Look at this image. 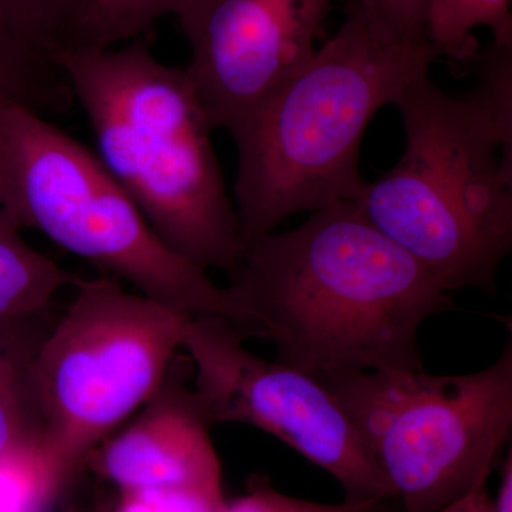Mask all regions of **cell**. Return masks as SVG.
<instances>
[{
    "mask_svg": "<svg viewBox=\"0 0 512 512\" xmlns=\"http://www.w3.org/2000/svg\"><path fill=\"white\" fill-rule=\"evenodd\" d=\"M0 208L22 229L191 316L252 326L228 286L165 247L97 154L18 101L0 99Z\"/></svg>",
    "mask_w": 512,
    "mask_h": 512,
    "instance_id": "cell-5",
    "label": "cell"
},
{
    "mask_svg": "<svg viewBox=\"0 0 512 512\" xmlns=\"http://www.w3.org/2000/svg\"><path fill=\"white\" fill-rule=\"evenodd\" d=\"M247 336L218 316H192L183 350L192 394L211 424H248L271 434L342 487L346 500L393 504L382 474L342 404L318 377L245 348Z\"/></svg>",
    "mask_w": 512,
    "mask_h": 512,
    "instance_id": "cell-8",
    "label": "cell"
},
{
    "mask_svg": "<svg viewBox=\"0 0 512 512\" xmlns=\"http://www.w3.org/2000/svg\"><path fill=\"white\" fill-rule=\"evenodd\" d=\"M500 485L497 495L491 497V512H512V453L505 451L500 466Z\"/></svg>",
    "mask_w": 512,
    "mask_h": 512,
    "instance_id": "cell-21",
    "label": "cell"
},
{
    "mask_svg": "<svg viewBox=\"0 0 512 512\" xmlns=\"http://www.w3.org/2000/svg\"><path fill=\"white\" fill-rule=\"evenodd\" d=\"M228 285L254 338L312 376L423 369L419 330L456 308L448 292L353 202L242 249Z\"/></svg>",
    "mask_w": 512,
    "mask_h": 512,
    "instance_id": "cell-1",
    "label": "cell"
},
{
    "mask_svg": "<svg viewBox=\"0 0 512 512\" xmlns=\"http://www.w3.org/2000/svg\"><path fill=\"white\" fill-rule=\"evenodd\" d=\"M210 429L192 390L165 380L133 423L97 447V471L119 493L181 491L225 503Z\"/></svg>",
    "mask_w": 512,
    "mask_h": 512,
    "instance_id": "cell-10",
    "label": "cell"
},
{
    "mask_svg": "<svg viewBox=\"0 0 512 512\" xmlns=\"http://www.w3.org/2000/svg\"><path fill=\"white\" fill-rule=\"evenodd\" d=\"M437 512H491V495L488 493L487 484L477 485L470 493Z\"/></svg>",
    "mask_w": 512,
    "mask_h": 512,
    "instance_id": "cell-22",
    "label": "cell"
},
{
    "mask_svg": "<svg viewBox=\"0 0 512 512\" xmlns=\"http://www.w3.org/2000/svg\"><path fill=\"white\" fill-rule=\"evenodd\" d=\"M82 0H0V15L20 40L47 57L59 49Z\"/></svg>",
    "mask_w": 512,
    "mask_h": 512,
    "instance_id": "cell-17",
    "label": "cell"
},
{
    "mask_svg": "<svg viewBox=\"0 0 512 512\" xmlns=\"http://www.w3.org/2000/svg\"><path fill=\"white\" fill-rule=\"evenodd\" d=\"M191 318L111 276L79 279L35 366L43 447L67 480L163 387Z\"/></svg>",
    "mask_w": 512,
    "mask_h": 512,
    "instance_id": "cell-7",
    "label": "cell"
},
{
    "mask_svg": "<svg viewBox=\"0 0 512 512\" xmlns=\"http://www.w3.org/2000/svg\"><path fill=\"white\" fill-rule=\"evenodd\" d=\"M191 0H82L59 49L107 50L147 35ZM57 49V50H59Z\"/></svg>",
    "mask_w": 512,
    "mask_h": 512,
    "instance_id": "cell-13",
    "label": "cell"
},
{
    "mask_svg": "<svg viewBox=\"0 0 512 512\" xmlns=\"http://www.w3.org/2000/svg\"><path fill=\"white\" fill-rule=\"evenodd\" d=\"M437 57L427 37L404 35L353 0L336 35L228 131L242 244L299 212L355 200L367 126Z\"/></svg>",
    "mask_w": 512,
    "mask_h": 512,
    "instance_id": "cell-3",
    "label": "cell"
},
{
    "mask_svg": "<svg viewBox=\"0 0 512 512\" xmlns=\"http://www.w3.org/2000/svg\"><path fill=\"white\" fill-rule=\"evenodd\" d=\"M478 28L490 30L498 45L512 43L511 0H427L424 33L440 56L474 60Z\"/></svg>",
    "mask_w": 512,
    "mask_h": 512,
    "instance_id": "cell-14",
    "label": "cell"
},
{
    "mask_svg": "<svg viewBox=\"0 0 512 512\" xmlns=\"http://www.w3.org/2000/svg\"><path fill=\"white\" fill-rule=\"evenodd\" d=\"M392 505L380 501L343 500L338 504L316 503L276 490L265 476L249 478L247 493L227 501L221 512H390Z\"/></svg>",
    "mask_w": 512,
    "mask_h": 512,
    "instance_id": "cell-18",
    "label": "cell"
},
{
    "mask_svg": "<svg viewBox=\"0 0 512 512\" xmlns=\"http://www.w3.org/2000/svg\"><path fill=\"white\" fill-rule=\"evenodd\" d=\"M377 19L410 36H424L427 0H356Z\"/></svg>",
    "mask_w": 512,
    "mask_h": 512,
    "instance_id": "cell-20",
    "label": "cell"
},
{
    "mask_svg": "<svg viewBox=\"0 0 512 512\" xmlns=\"http://www.w3.org/2000/svg\"><path fill=\"white\" fill-rule=\"evenodd\" d=\"M67 478L45 447L0 457V512H50Z\"/></svg>",
    "mask_w": 512,
    "mask_h": 512,
    "instance_id": "cell-16",
    "label": "cell"
},
{
    "mask_svg": "<svg viewBox=\"0 0 512 512\" xmlns=\"http://www.w3.org/2000/svg\"><path fill=\"white\" fill-rule=\"evenodd\" d=\"M316 377L342 404L397 512H437L487 484L511 440V340L490 366L464 375Z\"/></svg>",
    "mask_w": 512,
    "mask_h": 512,
    "instance_id": "cell-6",
    "label": "cell"
},
{
    "mask_svg": "<svg viewBox=\"0 0 512 512\" xmlns=\"http://www.w3.org/2000/svg\"><path fill=\"white\" fill-rule=\"evenodd\" d=\"M335 0H191L185 66L214 130H231L322 45Z\"/></svg>",
    "mask_w": 512,
    "mask_h": 512,
    "instance_id": "cell-9",
    "label": "cell"
},
{
    "mask_svg": "<svg viewBox=\"0 0 512 512\" xmlns=\"http://www.w3.org/2000/svg\"><path fill=\"white\" fill-rule=\"evenodd\" d=\"M0 99L18 101L45 116L73 96L50 57L20 40L0 15Z\"/></svg>",
    "mask_w": 512,
    "mask_h": 512,
    "instance_id": "cell-15",
    "label": "cell"
},
{
    "mask_svg": "<svg viewBox=\"0 0 512 512\" xmlns=\"http://www.w3.org/2000/svg\"><path fill=\"white\" fill-rule=\"evenodd\" d=\"M478 83L448 96L419 74L394 106L404 150L353 204L450 293L495 292L512 249V43L477 55Z\"/></svg>",
    "mask_w": 512,
    "mask_h": 512,
    "instance_id": "cell-2",
    "label": "cell"
},
{
    "mask_svg": "<svg viewBox=\"0 0 512 512\" xmlns=\"http://www.w3.org/2000/svg\"><path fill=\"white\" fill-rule=\"evenodd\" d=\"M50 325L46 313L0 318V457L43 446L35 366Z\"/></svg>",
    "mask_w": 512,
    "mask_h": 512,
    "instance_id": "cell-11",
    "label": "cell"
},
{
    "mask_svg": "<svg viewBox=\"0 0 512 512\" xmlns=\"http://www.w3.org/2000/svg\"><path fill=\"white\" fill-rule=\"evenodd\" d=\"M225 504L181 491H140L119 493L107 512H221Z\"/></svg>",
    "mask_w": 512,
    "mask_h": 512,
    "instance_id": "cell-19",
    "label": "cell"
},
{
    "mask_svg": "<svg viewBox=\"0 0 512 512\" xmlns=\"http://www.w3.org/2000/svg\"><path fill=\"white\" fill-rule=\"evenodd\" d=\"M23 229L0 208V318L43 315L73 275L23 238Z\"/></svg>",
    "mask_w": 512,
    "mask_h": 512,
    "instance_id": "cell-12",
    "label": "cell"
},
{
    "mask_svg": "<svg viewBox=\"0 0 512 512\" xmlns=\"http://www.w3.org/2000/svg\"><path fill=\"white\" fill-rule=\"evenodd\" d=\"M50 60L89 119L97 157L154 234L190 264L231 274L241 228L185 67L157 59L148 33L113 49H59Z\"/></svg>",
    "mask_w": 512,
    "mask_h": 512,
    "instance_id": "cell-4",
    "label": "cell"
}]
</instances>
